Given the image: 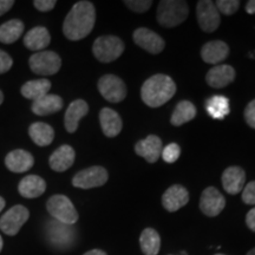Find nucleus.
I'll return each mask as SVG.
<instances>
[{
	"mask_svg": "<svg viewBox=\"0 0 255 255\" xmlns=\"http://www.w3.org/2000/svg\"><path fill=\"white\" fill-rule=\"evenodd\" d=\"M96 21V9L90 1H78L72 6L63 24V33L70 40H81L91 33Z\"/></svg>",
	"mask_w": 255,
	"mask_h": 255,
	"instance_id": "f257e3e1",
	"label": "nucleus"
},
{
	"mask_svg": "<svg viewBox=\"0 0 255 255\" xmlns=\"http://www.w3.org/2000/svg\"><path fill=\"white\" fill-rule=\"evenodd\" d=\"M176 94V84L167 75L151 76L143 83L141 89L142 101L150 108H158L174 97Z\"/></svg>",
	"mask_w": 255,
	"mask_h": 255,
	"instance_id": "f03ea898",
	"label": "nucleus"
},
{
	"mask_svg": "<svg viewBox=\"0 0 255 255\" xmlns=\"http://www.w3.org/2000/svg\"><path fill=\"white\" fill-rule=\"evenodd\" d=\"M189 14V7L186 1L181 0H163L158 2L157 21L163 27H176L182 24Z\"/></svg>",
	"mask_w": 255,
	"mask_h": 255,
	"instance_id": "7ed1b4c3",
	"label": "nucleus"
},
{
	"mask_svg": "<svg viewBox=\"0 0 255 255\" xmlns=\"http://www.w3.org/2000/svg\"><path fill=\"white\" fill-rule=\"evenodd\" d=\"M46 209L56 221L72 226L78 221V213L71 200L65 195H53L46 202Z\"/></svg>",
	"mask_w": 255,
	"mask_h": 255,
	"instance_id": "20e7f679",
	"label": "nucleus"
},
{
	"mask_svg": "<svg viewBox=\"0 0 255 255\" xmlns=\"http://www.w3.org/2000/svg\"><path fill=\"white\" fill-rule=\"evenodd\" d=\"M92 52L100 62L111 63L122 56L124 43L116 36L98 37L92 46Z\"/></svg>",
	"mask_w": 255,
	"mask_h": 255,
	"instance_id": "39448f33",
	"label": "nucleus"
},
{
	"mask_svg": "<svg viewBox=\"0 0 255 255\" xmlns=\"http://www.w3.org/2000/svg\"><path fill=\"white\" fill-rule=\"evenodd\" d=\"M32 71L40 76H52L59 71L62 59L55 51H40L33 53L28 59Z\"/></svg>",
	"mask_w": 255,
	"mask_h": 255,
	"instance_id": "423d86ee",
	"label": "nucleus"
},
{
	"mask_svg": "<svg viewBox=\"0 0 255 255\" xmlns=\"http://www.w3.org/2000/svg\"><path fill=\"white\" fill-rule=\"evenodd\" d=\"M109 174L107 169L100 165H95L81 170L72 178L73 187L81 188V189H91V188L102 187L107 183Z\"/></svg>",
	"mask_w": 255,
	"mask_h": 255,
	"instance_id": "0eeeda50",
	"label": "nucleus"
},
{
	"mask_svg": "<svg viewBox=\"0 0 255 255\" xmlns=\"http://www.w3.org/2000/svg\"><path fill=\"white\" fill-rule=\"evenodd\" d=\"M28 218H30V213H28L26 207L21 205L12 207L0 218V229L6 235L13 237V235L18 234L20 228L26 223Z\"/></svg>",
	"mask_w": 255,
	"mask_h": 255,
	"instance_id": "6e6552de",
	"label": "nucleus"
},
{
	"mask_svg": "<svg viewBox=\"0 0 255 255\" xmlns=\"http://www.w3.org/2000/svg\"><path fill=\"white\" fill-rule=\"evenodd\" d=\"M98 90L110 103H120L126 100L127 87L120 77L115 75H104L98 81Z\"/></svg>",
	"mask_w": 255,
	"mask_h": 255,
	"instance_id": "1a4fd4ad",
	"label": "nucleus"
},
{
	"mask_svg": "<svg viewBox=\"0 0 255 255\" xmlns=\"http://www.w3.org/2000/svg\"><path fill=\"white\" fill-rule=\"evenodd\" d=\"M196 17L201 30L212 33L218 30L221 18L215 4L210 0H201L196 6Z\"/></svg>",
	"mask_w": 255,
	"mask_h": 255,
	"instance_id": "9d476101",
	"label": "nucleus"
},
{
	"mask_svg": "<svg viewBox=\"0 0 255 255\" xmlns=\"http://www.w3.org/2000/svg\"><path fill=\"white\" fill-rule=\"evenodd\" d=\"M226 199L215 187H208L201 194L200 209L206 216L215 218L225 209Z\"/></svg>",
	"mask_w": 255,
	"mask_h": 255,
	"instance_id": "9b49d317",
	"label": "nucleus"
},
{
	"mask_svg": "<svg viewBox=\"0 0 255 255\" xmlns=\"http://www.w3.org/2000/svg\"><path fill=\"white\" fill-rule=\"evenodd\" d=\"M132 39L136 45L142 47L151 55H158L163 51L165 43L163 38L146 27H138L132 33Z\"/></svg>",
	"mask_w": 255,
	"mask_h": 255,
	"instance_id": "f8f14e48",
	"label": "nucleus"
},
{
	"mask_svg": "<svg viewBox=\"0 0 255 255\" xmlns=\"http://www.w3.org/2000/svg\"><path fill=\"white\" fill-rule=\"evenodd\" d=\"M47 237L52 245L58 248H68L75 240V229L71 226L64 225L58 221L47 223Z\"/></svg>",
	"mask_w": 255,
	"mask_h": 255,
	"instance_id": "ddd939ff",
	"label": "nucleus"
},
{
	"mask_svg": "<svg viewBox=\"0 0 255 255\" xmlns=\"http://www.w3.org/2000/svg\"><path fill=\"white\" fill-rule=\"evenodd\" d=\"M235 70L227 64H219L207 72L206 82L210 88L221 89L227 87L235 79Z\"/></svg>",
	"mask_w": 255,
	"mask_h": 255,
	"instance_id": "4468645a",
	"label": "nucleus"
},
{
	"mask_svg": "<svg viewBox=\"0 0 255 255\" xmlns=\"http://www.w3.org/2000/svg\"><path fill=\"white\" fill-rule=\"evenodd\" d=\"M189 202V193L183 186L174 184L169 187L162 196V205L168 212L174 213Z\"/></svg>",
	"mask_w": 255,
	"mask_h": 255,
	"instance_id": "2eb2a0df",
	"label": "nucleus"
},
{
	"mask_svg": "<svg viewBox=\"0 0 255 255\" xmlns=\"http://www.w3.org/2000/svg\"><path fill=\"white\" fill-rule=\"evenodd\" d=\"M162 149V141L158 136L150 135L144 139H141L136 143L135 151L138 156H141L149 163H155L157 159L161 157Z\"/></svg>",
	"mask_w": 255,
	"mask_h": 255,
	"instance_id": "dca6fc26",
	"label": "nucleus"
},
{
	"mask_svg": "<svg viewBox=\"0 0 255 255\" xmlns=\"http://www.w3.org/2000/svg\"><path fill=\"white\" fill-rule=\"evenodd\" d=\"M246 183V173L241 167H228L222 174L223 189L231 195H237L244 190Z\"/></svg>",
	"mask_w": 255,
	"mask_h": 255,
	"instance_id": "f3484780",
	"label": "nucleus"
},
{
	"mask_svg": "<svg viewBox=\"0 0 255 255\" xmlns=\"http://www.w3.org/2000/svg\"><path fill=\"white\" fill-rule=\"evenodd\" d=\"M229 55V47L222 40H212L206 43L201 49V57L207 64H220L227 58Z\"/></svg>",
	"mask_w": 255,
	"mask_h": 255,
	"instance_id": "a211bd4d",
	"label": "nucleus"
},
{
	"mask_svg": "<svg viewBox=\"0 0 255 255\" xmlns=\"http://www.w3.org/2000/svg\"><path fill=\"white\" fill-rule=\"evenodd\" d=\"M5 164L12 173H25L34 164V158L30 152L23 149L11 151L5 158Z\"/></svg>",
	"mask_w": 255,
	"mask_h": 255,
	"instance_id": "6ab92c4d",
	"label": "nucleus"
},
{
	"mask_svg": "<svg viewBox=\"0 0 255 255\" xmlns=\"http://www.w3.org/2000/svg\"><path fill=\"white\" fill-rule=\"evenodd\" d=\"M76 158V152L73 150L72 146L68 144L59 146L57 150L52 152L50 156L49 163L52 170L58 171V173H63V171L68 170L71 168Z\"/></svg>",
	"mask_w": 255,
	"mask_h": 255,
	"instance_id": "aec40b11",
	"label": "nucleus"
},
{
	"mask_svg": "<svg viewBox=\"0 0 255 255\" xmlns=\"http://www.w3.org/2000/svg\"><path fill=\"white\" fill-rule=\"evenodd\" d=\"M89 113V105L85 101L76 100L73 101L69 108L66 109L65 119H64V124H65L66 131L72 133L78 129L79 121Z\"/></svg>",
	"mask_w": 255,
	"mask_h": 255,
	"instance_id": "412c9836",
	"label": "nucleus"
},
{
	"mask_svg": "<svg viewBox=\"0 0 255 255\" xmlns=\"http://www.w3.org/2000/svg\"><path fill=\"white\" fill-rule=\"evenodd\" d=\"M100 122L102 131L107 137H116L122 131V119L116 111L110 108H103L100 113Z\"/></svg>",
	"mask_w": 255,
	"mask_h": 255,
	"instance_id": "4be33fe9",
	"label": "nucleus"
},
{
	"mask_svg": "<svg viewBox=\"0 0 255 255\" xmlns=\"http://www.w3.org/2000/svg\"><path fill=\"white\" fill-rule=\"evenodd\" d=\"M19 194L25 199H36L46 190V182L38 175H28L20 181L18 186Z\"/></svg>",
	"mask_w": 255,
	"mask_h": 255,
	"instance_id": "5701e85b",
	"label": "nucleus"
},
{
	"mask_svg": "<svg viewBox=\"0 0 255 255\" xmlns=\"http://www.w3.org/2000/svg\"><path fill=\"white\" fill-rule=\"evenodd\" d=\"M51 41L50 32L44 26H36L24 37V45L31 51H41L49 46Z\"/></svg>",
	"mask_w": 255,
	"mask_h": 255,
	"instance_id": "b1692460",
	"label": "nucleus"
},
{
	"mask_svg": "<svg viewBox=\"0 0 255 255\" xmlns=\"http://www.w3.org/2000/svg\"><path fill=\"white\" fill-rule=\"evenodd\" d=\"M63 108L62 97L57 95L47 94L39 100L34 101L32 103V111L38 116H47L58 113Z\"/></svg>",
	"mask_w": 255,
	"mask_h": 255,
	"instance_id": "393cba45",
	"label": "nucleus"
},
{
	"mask_svg": "<svg viewBox=\"0 0 255 255\" xmlns=\"http://www.w3.org/2000/svg\"><path fill=\"white\" fill-rule=\"evenodd\" d=\"M28 135L37 145L46 146L50 145L55 138V130L49 124L36 122L28 128Z\"/></svg>",
	"mask_w": 255,
	"mask_h": 255,
	"instance_id": "a878e982",
	"label": "nucleus"
},
{
	"mask_svg": "<svg viewBox=\"0 0 255 255\" xmlns=\"http://www.w3.org/2000/svg\"><path fill=\"white\" fill-rule=\"evenodd\" d=\"M51 89V82L47 79H36V81H28L21 87V95L27 100L37 101L49 94Z\"/></svg>",
	"mask_w": 255,
	"mask_h": 255,
	"instance_id": "bb28decb",
	"label": "nucleus"
},
{
	"mask_svg": "<svg viewBox=\"0 0 255 255\" xmlns=\"http://www.w3.org/2000/svg\"><path fill=\"white\" fill-rule=\"evenodd\" d=\"M196 116V108L189 101H181L175 107V110L171 115L170 123L174 127H181L182 124L190 122L191 120L195 119Z\"/></svg>",
	"mask_w": 255,
	"mask_h": 255,
	"instance_id": "cd10ccee",
	"label": "nucleus"
},
{
	"mask_svg": "<svg viewBox=\"0 0 255 255\" xmlns=\"http://www.w3.org/2000/svg\"><path fill=\"white\" fill-rule=\"evenodd\" d=\"M139 246L144 255H157L161 248V238L155 229L145 228L139 237Z\"/></svg>",
	"mask_w": 255,
	"mask_h": 255,
	"instance_id": "c85d7f7f",
	"label": "nucleus"
},
{
	"mask_svg": "<svg viewBox=\"0 0 255 255\" xmlns=\"http://www.w3.org/2000/svg\"><path fill=\"white\" fill-rule=\"evenodd\" d=\"M24 23L18 19L6 21L0 26V41L4 44H12L19 39L24 32Z\"/></svg>",
	"mask_w": 255,
	"mask_h": 255,
	"instance_id": "c756f323",
	"label": "nucleus"
},
{
	"mask_svg": "<svg viewBox=\"0 0 255 255\" xmlns=\"http://www.w3.org/2000/svg\"><path fill=\"white\" fill-rule=\"evenodd\" d=\"M207 113L214 120H223L229 114V101L225 96H214L206 103Z\"/></svg>",
	"mask_w": 255,
	"mask_h": 255,
	"instance_id": "7c9ffc66",
	"label": "nucleus"
},
{
	"mask_svg": "<svg viewBox=\"0 0 255 255\" xmlns=\"http://www.w3.org/2000/svg\"><path fill=\"white\" fill-rule=\"evenodd\" d=\"M215 6L219 13L233 15L240 7V1H238V0H218Z\"/></svg>",
	"mask_w": 255,
	"mask_h": 255,
	"instance_id": "2f4dec72",
	"label": "nucleus"
},
{
	"mask_svg": "<svg viewBox=\"0 0 255 255\" xmlns=\"http://www.w3.org/2000/svg\"><path fill=\"white\" fill-rule=\"evenodd\" d=\"M181 155V148L178 146V144L176 143H170L167 146H164L162 149V154L161 157H163V159L167 163H174L176 162L178 157Z\"/></svg>",
	"mask_w": 255,
	"mask_h": 255,
	"instance_id": "473e14b6",
	"label": "nucleus"
},
{
	"mask_svg": "<svg viewBox=\"0 0 255 255\" xmlns=\"http://www.w3.org/2000/svg\"><path fill=\"white\" fill-rule=\"evenodd\" d=\"M123 4L136 13H144L151 7L152 1L150 0H127V1H123Z\"/></svg>",
	"mask_w": 255,
	"mask_h": 255,
	"instance_id": "72a5a7b5",
	"label": "nucleus"
},
{
	"mask_svg": "<svg viewBox=\"0 0 255 255\" xmlns=\"http://www.w3.org/2000/svg\"><path fill=\"white\" fill-rule=\"evenodd\" d=\"M242 201L246 205H255V181H252V182L246 184V187L244 188V191H242Z\"/></svg>",
	"mask_w": 255,
	"mask_h": 255,
	"instance_id": "f704fd0d",
	"label": "nucleus"
},
{
	"mask_svg": "<svg viewBox=\"0 0 255 255\" xmlns=\"http://www.w3.org/2000/svg\"><path fill=\"white\" fill-rule=\"evenodd\" d=\"M245 121L248 126L255 129V100L250 102L245 109Z\"/></svg>",
	"mask_w": 255,
	"mask_h": 255,
	"instance_id": "c9c22d12",
	"label": "nucleus"
},
{
	"mask_svg": "<svg viewBox=\"0 0 255 255\" xmlns=\"http://www.w3.org/2000/svg\"><path fill=\"white\" fill-rule=\"evenodd\" d=\"M12 64H13V60H12L8 53L0 50V73L7 72L12 68Z\"/></svg>",
	"mask_w": 255,
	"mask_h": 255,
	"instance_id": "e433bc0d",
	"label": "nucleus"
},
{
	"mask_svg": "<svg viewBox=\"0 0 255 255\" xmlns=\"http://www.w3.org/2000/svg\"><path fill=\"white\" fill-rule=\"evenodd\" d=\"M56 4H57L56 0H36V1H33L34 7L40 12L51 11V9L55 7Z\"/></svg>",
	"mask_w": 255,
	"mask_h": 255,
	"instance_id": "4c0bfd02",
	"label": "nucleus"
},
{
	"mask_svg": "<svg viewBox=\"0 0 255 255\" xmlns=\"http://www.w3.org/2000/svg\"><path fill=\"white\" fill-rule=\"evenodd\" d=\"M246 225H247V227L251 229V231L255 232V207L247 213Z\"/></svg>",
	"mask_w": 255,
	"mask_h": 255,
	"instance_id": "58836bf2",
	"label": "nucleus"
},
{
	"mask_svg": "<svg viewBox=\"0 0 255 255\" xmlns=\"http://www.w3.org/2000/svg\"><path fill=\"white\" fill-rule=\"evenodd\" d=\"M14 5L13 0H0V15L5 14Z\"/></svg>",
	"mask_w": 255,
	"mask_h": 255,
	"instance_id": "ea45409f",
	"label": "nucleus"
},
{
	"mask_svg": "<svg viewBox=\"0 0 255 255\" xmlns=\"http://www.w3.org/2000/svg\"><path fill=\"white\" fill-rule=\"evenodd\" d=\"M246 12L250 14H255V0H251L246 4Z\"/></svg>",
	"mask_w": 255,
	"mask_h": 255,
	"instance_id": "a19ab883",
	"label": "nucleus"
},
{
	"mask_svg": "<svg viewBox=\"0 0 255 255\" xmlns=\"http://www.w3.org/2000/svg\"><path fill=\"white\" fill-rule=\"evenodd\" d=\"M83 255H108V254L105 253L104 251H101V250H92V251L87 252V253L83 254Z\"/></svg>",
	"mask_w": 255,
	"mask_h": 255,
	"instance_id": "79ce46f5",
	"label": "nucleus"
},
{
	"mask_svg": "<svg viewBox=\"0 0 255 255\" xmlns=\"http://www.w3.org/2000/svg\"><path fill=\"white\" fill-rule=\"evenodd\" d=\"M5 205H6V202H5V200L2 199L1 196H0V212H1L2 209H4V207H5Z\"/></svg>",
	"mask_w": 255,
	"mask_h": 255,
	"instance_id": "37998d69",
	"label": "nucleus"
},
{
	"mask_svg": "<svg viewBox=\"0 0 255 255\" xmlns=\"http://www.w3.org/2000/svg\"><path fill=\"white\" fill-rule=\"evenodd\" d=\"M2 102H4V95H2L1 90H0V105L2 104Z\"/></svg>",
	"mask_w": 255,
	"mask_h": 255,
	"instance_id": "c03bdc74",
	"label": "nucleus"
},
{
	"mask_svg": "<svg viewBox=\"0 0 255 255\" xmlns=\"http://www.w3.org/2000/svg\"><path fill=\"white\" fill-rule=\"evenodd\" d=\"M247 255H255V248H253V250H251L250 252H248Z\"/></svg>",
	"mask_w": 255,
	"mask_h": 255,
	"instance_id": "a18cd8bd",
	"label": "nucleus"
},
{
	"mask_svg": "<svg viewBox=\"0 0 255 255\" xmlns=\"http://www.w3.org/2000/svg\"><path fill=\"white\" fill-rule=\"evenodd\" d=\"M1 250H2V239L0 237V252H1Z\"/></svg>",
	"mask_w": 255,
	"mask_h": 255,
	"instance_id": "49530a36",
	"label": "nucleus"
},
{
	"mask_svg": "<svg viewBox=\"0 0 255 255\" xmlns=\"http://www.w3.org/2000/svg\"><path fill=\"white\" fill-rule=\"evenodd\" d=\"M253 52H254V53H251L250 57H252V58H255V51H253Z\"/></svg>",
	"mask_w": 255,
	"mask_h": 255,
	"instance_id": "de8ad7c7",
	"label": "nucleus"
},
{
	"mask_svg": "<svg viewBox=\"0 0 255 255\" xmlns=\"http://www.w3.org/2000/svg\"><path fill=\"white\" fill-rule=\"evenodd\" d=\"M215 255H225V254H215Z\"/></svg>",
	"mask_w": 255,
	"mask_h": 255,
	"instance_id": "09e8293b",
	"label": "nucleus"
}]
</instances>
